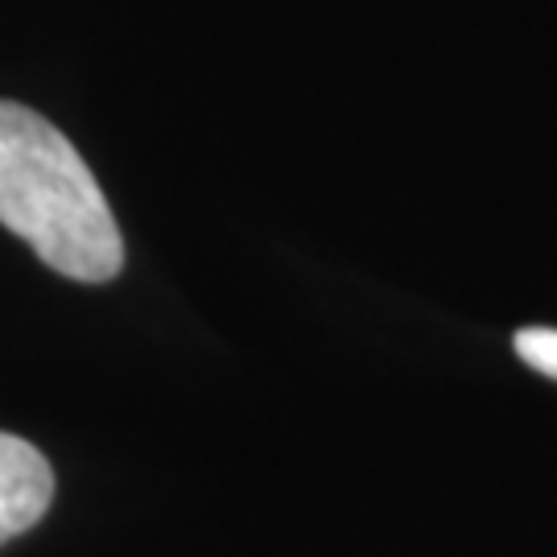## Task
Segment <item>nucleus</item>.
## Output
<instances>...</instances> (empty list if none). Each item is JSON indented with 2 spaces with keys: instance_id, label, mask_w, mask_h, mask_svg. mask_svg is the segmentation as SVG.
<instances>
[{
  "instance_id": "nucleus-3",
  "label": "nucleus",
  "mask_w": 557,
  "mask_h": 557,
  "mask_svg": "<svg viewBox=\"0 0 557 557\" xmlns=\"http://www.w3.org/2000/svg\"><path fill=\"white\" fill-rule=\"evenodd\" d=\"M512 347H517V356L524 359L533 372L557 380V331H549V326H529V331H517Z\"/></svg>"
},
{
  "instance_id": "nucleus-1",
  "label": "nucleus",
  "mask_w": 557,
  "mask_h": 557,
  "mask_svg": "<svg viewBox=\"0 0 557 557\" xmlns=\"http://www.w3.org/2000/svg\"><path fill=\"white\" fill-rule=\"evenodd\" d=\"M0 223L71 281L100 285L124 269L116 215L79 149L9 100H0Z\"/></svg>"
},
{
  "instance_id": "nucleus-2",
  "label": "nucleus",
  "mask_w": 557,
  "mask_h": 557,
  "mask_svg": "<svg viewBox=\"0 0 557 557\" xmlns=\"http://www.w3.org/2000/svg\"><path fill=\"white\" fill-rule=\"evenodd\" d=\"M54 499V471L34 442L0 434V545L29 533Z\"/></svg>"
}]
</instances>
